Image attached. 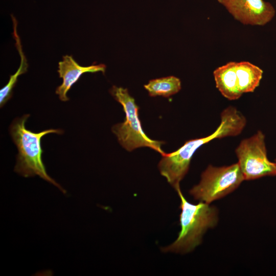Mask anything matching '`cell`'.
<instances>
[{"label": "cell", "mask_w": 276, "mask_h": 276, "mask_svg": "<svg viewBox=\"0 0 276 276\" xmlns=\"http://www.w3.org/2000/svg\"><path fill=\"white\" fill-rule=\"evenodd\" d=\"M220 117L219 126L211 135L188 141L176 151L162 155L158 169L175 190L180 188V182L188 172L192 157L199 148L215 139L239 135L246 124L245 117L231 106L222 111Z\"/></svg>", "instance_id": "obj_1"}, {"label": "cell", "mask_w": 276, "mask_h": 276, "mask_svg": "<svg viewBox=\"0 0 276 276\" xmlns=\"http://www.w3.org/2000/svg\"><path fill=\"white\" fill-rule=\"evenodd\" d=\"M29 116L25 114L15 119L10 127V135L18 150L14 171L25 177L39 176L65 193V191L60 185L48 174L42 160L43 150L41 146V139L43 136L50 133L61 134L63 131L50 129L33 132L26 128L25 123Z\"/></svg>", "instance_id": "obj_2"}, {"label": "cell", "mask_w": 276, "mask_h": 276, "mask_svg": "<svg viewBox=\"0 0 276 276\" xmlns=\"http://www.w3.org/2000/svg\"><path fill=\"white\" fill-rule=\"evenodd\" d=\"M181 200L180 224L181 230L176 240L162 248L164 252L186 254L194 249L202 241L209 228L215 226L218 221L216 208L200 201L198 204L188 202L180 188L176 190Z\"/></svg>", "instance_id": "obj_3"}, {"label": "cell", "mask_w": 276, "mask_h": 276, "mask_svg": "<svg viewBox=\"0 0 276 276\" xmlns=\"http://www.w3.org/2000/svg\"><path fill=\"white\" fill-rule=\"evenodd\" d=\"M109 92L122 105L125 113L124 121L114 125L111 129L121 145L128 151L147 147L162 155L165 154L162 148L165 142L152 140L144 132L139 117V107L134 99L129 95L128 89L114 85Z\"/></svg>", "instance_id": "obj_4"}, {"label": "cell", "mask_w": 276, "mask_h": 276, "mask_svg": "<svg viewBox=\"0 0 276 276\" xmlns=\"http://www.w3.org/2000/svg\"><path fill=\"white\" fill-rule=\"evenodd\" d=\"M244 180L238 163L219 167L209 165L189 193L195 199L210 204L233 192Z\"/></svg>", "instance_id": "obj_5"}, {"label": "cell", "mask_w": 276, "mask_h": 276, "mask_svg": "<svg viewBox=\"0 0 276 276\" xmlns=\"http://www.w3.org/2000/svg\"><path fill=\"white\" fill-rule=\"evenodd\" d=\"M235 152L245 180L276 175V163L267 158L265 136L262 131L243 140Z\"/></svg>", "instance_id": "obj_6"}, {"label": "cell", "mask_w": 276, "mask_h": 276, "mask_svg": "<svg viewBox=\"0 0 276 276\" xmlns=\"http://www.w3.org/2000/svg\"><path fill=\"white\" fill-rule=\"evenodd\" d=\"M236 20L246 25L263 26L274 17L275 10L264 0H217Z\"/></svg>", "instance_id": "obj_7"}, {"label": "cell", "mask_w": 276, "mask_h": 276, "mask_svg": "<svg viewBox=\"0 0 276 276\" xmlns=\"http://www.w3.org/2000/svg\"><path fill=\"white\" fill-rule=\"evenodd\" d=\"M106 65L104 64H93L87 66L79 65L72 56H63V60L58 63L59 77L62 79V84L56 89V94L62 101L69 100L67 94L72 86L77 82L81 75L86 73H95L101 72L105 73Z\"/></svg>", "instance_id": "obj_8"}, {"label": "cell", "mask_w": 276, "mask_h": 276, "mask_svg": "<svg viewBox=\"0 0 276 276\" xmlns=\"http://www.w3.org/2000/svg\"><path fill=\"white\" fill-rule=\"evenodd\" d=\"M236 64V62H229L213 72L216 87L229 100L238 99L242 95L239 90Z\"/></svg>", "instance_id": "obj_9"}, {"label": "cell", "mask_w": 276, "mask_h": 276, "mask_svg": "<svg viewBox=\"0 0 276 276\" xmlns=\"http://www.w3.org/2000/svg\"><path fill=\"white\" fill-rule=\"evenodd\" d=\"M236 72L239 90L244 93L254 92L262 78L263 70L248 62H236Z\"/></svg>", "instance_id": "obj_10"}, {"label": "cell", "mask_w": 276, "mask_h": 276, "mask_svg": "<svg viewBox=\"0 0 276 276\" xmlns=\"http://www.w3.org/2000/svg\"><path fill=\"white\" fill-rule=\"evenodd\" d=\"M11 17L13 27V36L15 40V46L20 57V63L17 71L13 75L10 76L7 84L0 90V105L1 107L11 98L12 90L17 81L18 77L27 72L28 67L27 60L22 51L20 38L17 33V21L12 15Z\"/></svg>", "instance_id": "obj_11"}, {"label": "cell", "mask_w": 276, "mask_h": 276, "mask_svg": "<svg viewBox=\"0 0 276 276\" xmlns=\"http://www.w3.org/2000/svg\"><path fill=\"white\" fill-rule=\"evenodd\" d=\"M144 87L151 97L168 98L177 93L181 86L178 78L171 76L151 80L144 85Z\"/></svg>", "instance_id": "obj_12"}, {"label": "cell", "mask_w": 276, "mask_h": 276, "mask_svg": "<svg viewBox=\"0 0 276 276\" xmlns=\"http://www.w3.org/2000/svg\"><path fill=\"white\" fill-rule=\"evenodd\" d=\"M275 162H276V160H275Z\"/></svg>", "instance_id": "obj_13"}]
</instances>
